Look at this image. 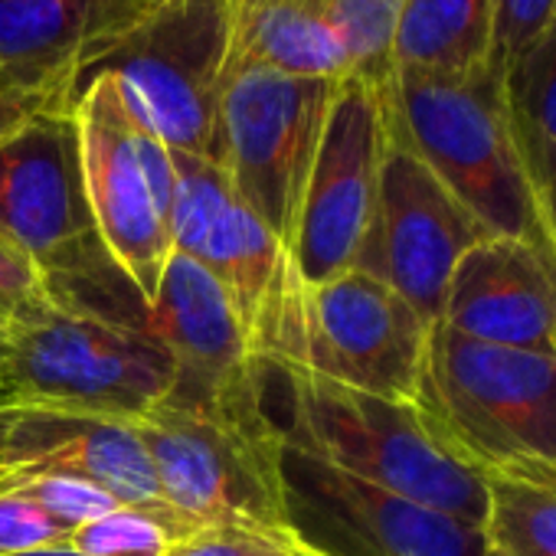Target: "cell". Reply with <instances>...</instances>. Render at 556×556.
Segmentation results:
<instances>
[{"label":"cell","mask_w":556,"mask_h":556,"mask_svg":"<svg viewBox=\"0 0 556 556\" xmlns=\"http://www.w3.org/2000/svg\"><path fill=\"white\" fill-rule=\"evenodd\" d=\"M70 109L96 232L115 268L151 305L174 252V154L131 118L112 79H92L76 89Z\"/></svg>","instance_id":"9c48e42d"},{"label":"cell","mask_w":556,"mask_h":556,"mask_svg":"<svg viewBox=\"0 0 556 556\" xmlns=\"http://www.w3.org/2000/svg\"><path fill=\"white\" fill-rule=\"evenodd\" d=\"M338 86L232 60L219 92L216 161L236 197L286 249Z\"/></svg>","instance_id":"30bf717a"},{"label":"cell","mask_w":556,"mask_h":556,"mask_svg":"<svg viewBox=\"0 0 556 556\" xmlns=\"http://www.w3.org/2000/svg\"><path fill=\"white\" fill-rule=\"evenodd\" d=\"M416 403L484 475L556 471V357L432 325Z\"/></svg>","instance_id":"52a82bcc"},{"label":"cell","mask_w":556,"mask_h":556,"mask_svg":"<svg viewBox=\"0 0 556 556\" xmlns=\"http://www.w3.org/2000/svg\"><path fill=\"white\" fill-rule=\"evenodd\" d=\"M229 63V0H148L79 66L70 99L92 79H112L144 131L170 151L216 161Z\"/></svg>","instance_id":"5b68a950"},{"label":"cell","mask_w":556,"mask_h":556,"mask_svg":"<svg viewBox=\"0 0 556 556\" xmlns=\"http://www.w3.org/2000/svg\"><path fill=\"white\" fill-rule=\"evenodd\" d=\"M556 21V0H494L488 73L501 83L504 73L546 34Z\"/></svg>","instance_id":"d4e9b609"},{"label":"cell","mask_w":556,"mask_h":556,"mask_svg":"<svg viewBox=\"0 0 556 556\" xmlns=\"http://www.w3.org/2000/svg\"><path fill=\"white\" fill-rule=\"evenodd\" d=\"M501 92L527 177L556 154V21L504 73Z\"/></svg>","instance_id":"7402d4cb"},{"label":"cell","mask_w":556,"mask_h":556,"mask_svg":"<svg viewBox=\"0 0 556 556\" xmlns=\"http://www.w3.org/2000/svg\"><path fill=\"white\" fill-rule=\"evenodd\" d=\"M484 236L491 232L390 135L374 219L354 268L380 278L429 325H439L458 262Z\"/></svg>","instance_id":"5bb4252c"},{"label":"cell","mask_w":556,"mask_h":556,"mask_svg":"<svg viewBox=\"0 0 556 556\" xmlns=\"http://www.w3.org/2000/svg\"><path fill=\"white\" fill-rule=\"evenodd\" d=\"M0 468L83 478L125 507L170 510L131 422L0 400Z\"/></svg>","instance_id":"2e32d148"},{"label":"cell","mask_w":556,"mask_h":556,"mask_svg":"<svg viewBox=\"0 0 556 556\" xmlns=\"http://www.w3.org/2000/svg\"><path fill=\"white\" fill-rule=\"evenodd\" d=\"M70 527L24 494L0 491V556H21L70 543Z\"/></svg>","instance_id":"484cf974"},{"label":"cell","mask_w":556,"mask_h":556,"mask_svg":"<svg viewBox=\"0 0 556 556\" xmlns=\"http://www.w3.org/2000/svg\"><path fill=\"white\" fill-rule=\"evenodd\" d=\"M432 325L380 278L351 268L299 286L262 364L299 367L331 383L416 403Z\"/></svg>","instance_id":"ba28073f"},{"label":"cell","mask_w":556,"mask_h":556,"mask_svg":"<svg viewBox=\"0 0 556 556\" xmlns=\"http://www.w3.org/2000/svg\"><path fill=\"white\" fill-rule=\"evenodd\" d=\"M167 556H312L295 540H271L262 533L213 527L197 530L184 543H177Z\"/></svg>","instance_id":"83f0119b"},{"label":"cell","mask_w":556,"mask_h":556,"mask_svg":"<svg viewBox=\"0 0 556 556\" xmlns=\"http://www.w3.org/2000/svg\"><path fill=\"white\" fill-rule=\"evenodd\" d=\"M383 99L390 135L406 144L491 236L543 242L510 112L491 73L429 76L396 70Z\"/></svg>","instance_id":"277c9868"},{"label":"cell","mask_w":556,"mask_h":556,"mask_svg":"<svg viewBox=\"0 0 556 556\" xmlns=\"http://www.w3.org/2000/svg\"><path fill=\"white\" fill-rule=\"evenodd\" d=\"M439 325L481 344L556 357V258L536 239L484 236L458 262Z\"/></svg>","instance_id":"9a60e30c"},{"label":"cell","mask_w":556,"mask_h":556,"mask_svg":"<svg viewBox=\"0 0 556 556\" xmlns=\"http://www.w3.org/2000/svg\"><path fill=\"white\" fill-rule=\"evenodd\" d=\"M387 144L383 92L361 79H344L328 109L289 245L302 286H321L354 268L374 219Z\"/></svg>","instance_id":"4fadbf2b"},{"label":"cell","mask_w":556,"mask_h":556,"mask_svg":"<svg viewBox=\"0 0 556 556\" xmlns=\"http://www.w3.org/2000/svg\"><path fill=\"white\" fill-rule=\"evenodd\" d=\"M148 0H0V99L70 105L79 66Z\"/></svg>","instance_id":"e0dca14e"},{"label":"cell","mask_w":556,"mask_h":556,"mask_svg":"<svg viewBox=\"0 0 556 556\" xmlns=\"http://www.w3.org/2000/svg\"><path fill=\"white\" fill-rule=\"evenodd\" d=\"M164 504L197 530L229 527L292 540L282 501V429H278L262 361L229 390L174 387L135 422Z\"/></svg>","instance_id":"6da1fadb"},{"label":"cell","mask_w":556,"mask_h":556,"mask_svg":"<svg viewBox=\"0 0 556 556\" xmlns=\"http://www.w3.org/2000/svg\"><path fill=\"white\" fill-rule=\"evenodd\" d=\"M229 24L232 60L331 83L351 76L328 0H229Z\"/></svg>","instance_id":"d6986e66"},{"label":"cell","mask_w":556,"mask_h":556,"mask_svg":"<svg viewBox=\"0 0 556 556\" xmlns=\"http://www.w3.org/2000/svg\"><path fill=\"white\" fill-rule=\"evenodd\" d=\"M0 232L37 262L50 302L148 331V305L96 232L70 105H47L0 138Z\"/></svg>","instance_id":"3957f363"},{"label":"cell","mask_w":556,"mask_h":556,"mask_svg":"<svg viewBox=\"0 0 556 556\" xmlns=\"http://www.w3.org/2000/svg\"><path fill=\"white\" fill-rule=\"evenodd\" d=\"M47 105H66L56 99H0V138H8L17 125H24L34 112Z\"/></svg>","instance_id":"f546056e"},{"label":"cell","mask_w":556,"mask_h":556,"mask_svg":"<svg viewBox=\"0 0 556 556\" xmlns=\"http://www.w3.org/2000/svg\"><path fill=\"white\" fill-rule=\"evenodd\" d=\"M21 556H83V553H76L70 543H63V546H47V549H34V553H21Z\"/></svg>","instance_id":"4dcf8cb0"},{"label":"cell","mask_w":556,"mask_h":556,"mask_svg":"<svg viewBox=\"0 0 556 556\" xmlns=\"http://www.w3.org/2000/svg\"><path fill=\"white\" fill-rule=\"evenodd\" d=\"M533 200H536V216H540V232L543 245L556 258V154L546 157L533 174H530Z\"/></svg>","instance_id":"f1b7e54d"},{"label":"cell","mask_w":556,"mask_h":556,"mask_svg":"<svg viewBox=\"0 0 556 556\" xmlns=\"http://www.w3.org/2000/svg\"><path fill=\"white\" fill-rule=\"evenodd\" d=\"M491 11L494 0H406L393 43V73H488Z\"/></svg>","instance_id":"ffe728a7"},{"label":"cell","mask_w":556,"mask_h":556,"mask_svg":"<svg viewBox=\"0 0 556 556\" xmlns=\"http://www.w3.org/2000/svg\"><path fill=\"white\" fill-rule=\"evenodd\" d=\"M292 540L312 556H488L481 527L390 494L282 439Z\"/></svg>","instance_id":"8fae6325"},{"label":"cell","mask_w":556,"mask_h":556,"mask_svg":"<svg viewBox=\"0 0 556 556\" xmlns=\"http://www.w3.org/2000/svg\"><path fill=\"white\" fill-rule=\"evenodd\" d=\"M282 439L390 494L471 527L488 517V481L409 400L370 396L299 367L262 364Z\"/></svg>","instance_id":"7a4b0ae2"},{"label":"cell","mask_w":556,"mask_h":556,"mask_svg":"<svg viewBox=\"0 0 556 556\" xmlns=\"http://www.w3.org/2000/svg\"><path fill=\"white\" fill-rule=\"evenodd\" d=\"M174 154L170 242L203 262L232 299L239 321L262 361L299 292L289 249L236 197L219 161Z\"/></svg>","instance_id":"7c38bea8"},{"label":"cell","mask_w":556,"mask_h":556,"mask_svg":"<svg viewBox=\"0 0 556 556\" xmlns=\"http://www.w3.org/2000/svg\"><path fill=\"white\" fill-rule=\"evenodd\" d=\"M406 0H328L331 24L348 53L351 76L374 89L393 79V43Z\"/></svg>","instance_id":"603a6c76"},{"label":"cell","mask_w":556,"mask_h":556,"mask_svg":"<svg viewBox=\"0 0 556 556\" xmlns=\"http://www.w3.org/2000/svg\"><path fill=\"white\" fill-rule=\"evenodd\" d=\"M197 527L180 520L174 510L148 507H112L109 514L76 527L70 546L83 556H167Z\"/></svg>","instance_id":"cb8c5ba5"},{"label":"cell","mask_w":556,"mask_h":556,"mask_svg":"<svg viewBox=\"0 0 556 556\" xmlns=\"http://www.w3.org/2000/svg\"><path fill=\"white\" fill-rule=\"evenodd\" d=\"M47 282L37 262L8 236L0 232V334L11 328L27 308L47 302Z\"/></svg>","instance_id":"4316f807"},{"label":"cell","mask_w":556,"mask_h":556,"mask_svg":"<svg viewBox=\"0 0 556 556\" xmlns=\"http://www.w3.org/2000/svg\"><path fill=\"white\" fill-rule=\"evenodd\" d=\"M488 556H556V471H488Z\"/></svg>","instance_id":"44dd1931"},{"label":"cell","mask_w":556,"mask_h":556,"mask_svg":"<svg viewBox=\"0 0 556 556\" xmlns=\"http://www.w3.org/2000/svg\"><path fill=\"white\" fill-rule=\"evenodd\" d=\"M148 331L177 364V387L229 390L258 370L252 341L219 278L187 252H170L148 305Z\"/></svg>","instance_id":"ac0fdd59"},{"label":"cell","mask_w":556,"mask_h":556,"mask_svg":"<svg viewBox=\"0 0 556 556\" xmlns=\"http://www.w3.org/2000/svg\"><path fill=\"white\" fill-rule=\"evenodd\" d=\"M177 387V364L144 328L56 302L27 308L0 334V400L138 422Z\"/></svg>","instance_id":"8992f818"}]
</instances>
